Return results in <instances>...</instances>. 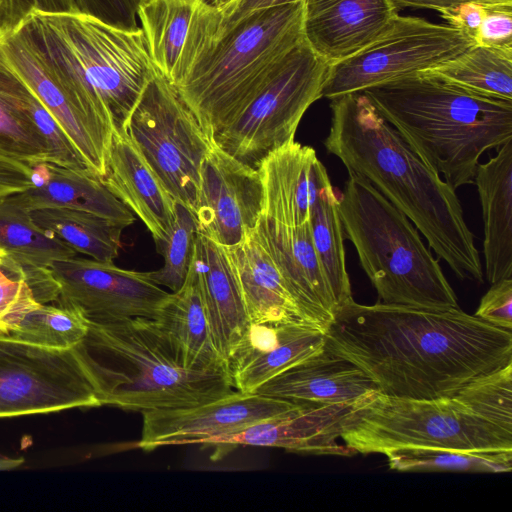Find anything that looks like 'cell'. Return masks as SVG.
Listing matches in <instances>:
<instances>
[{
    "instance_id": "83f0119b",
    "label": "cell",
    "mask_w": 512,
    "mask_h": 512,
    "mask_svg": "<svg viewBox=\"0 0 512 512\" xmlns=\"http://www.w3.org/2000/svg\"><path fill=\"white\" fill-rule=\"evenodd\" d=\"M154 320L179 349L188 368L208 370L227 367L213 341L192 264L183 285L169 293Z\"/></svg>"
},
{
    "instance_id": "ab89813d",
    "label": "cell",
    "mask_w": 512,
    "mask_h": 512,
    "mask_svg": "<svg viewBox=\"0 0 512 512\" xmlns=\"http://www.w3.org/2000/svg\"><path fill=\"white\" fill-rule=\"evenodd\" d=\"M474 316L494 326L512 330V277L491 284Z\"/></svg>"
},
{
    "instance_id": "484cf974",
    "label": "cell",
    "mask_w": 512,
    "mask_h": 512,
    "mask_svg": "<svg viewBox=\"0 0 512 512\" xmlns=\"http://www.w3.org/2000/svg\"><path fill=\"white\" fill-rule=\"evenodd\" d=\"M474 184L482 208L486 277L492 284L512 277V140L478 165Z\"/></svg>"
},
{
    "instance_id": "6da1fadb",
    "label": "cell",
    "mask_w": 512,
    "mask_h": 512,
    "mask_svg": "<svg viewBox=\"0 0 512 512\" xmlns=\"http://www.w3.org/2000/svg\"><path fill=\"white\" fill-rule=\"evenodd\" d=\"M325 350L361 369L385 395L432 399L512 363V331L459 307L357 303L339 307Z\"/></svg>"
},
{
    "instance_id": "8fae6325",
    "label": "cell",
    "mask_w": 512,
    "mask_h": 512,
    "mask_svg": "<svg viewBox=\"0 0 512 512\" xmlns=\"http://www.w3.org/2000/svg\"><path fill=\"white\" fill-rule=\"evenodd\" d=\"M126 131L167 191L193 214L200 165L212 142L159 71L142 91Z\"/></svg>"
},
{
    "instance_id": "d590c367",
    "label": "cell",
    "mask_w": 512,
    "mask_h": 512,
    "mask_svg": "<svg viewBox=\"0 0 512 512\" xmlns=\"http://www.w3.org/2000/svg\"><path fill=\"white\" fill-rule=\"evenodd\" d=\"M78 311L55 303H37L17 317L0 336L54 349H71L88 331Z\"/></svg>"
},
{
    "instance_id": "5b68a950",
    "label": "cell",
    "mask_w": 512,
    "mask_h": 512,
    "mask_svg": "<svg viewBox=\"0 0 512 512\" xmlns=\"http://www.w3.org/2000/svg\"><path fill=\"white\" fill-rule=\"evenodd\" d=\"M362 93L454 189L474 184L482 155L512 140V101L478 95L425 72Z\"/></svg>"
},
{
    "instance_id": "ac0fdd59",
    "label": "cell",
    "mask_w": 512,
    "mask_h": 512,
    "mask_svg": "<svg viewBox=\"0 0 512 512\" xmlns=\"http://www.w3.org/2000/svg\"><path fill=\"white\" fill-rule=\"evenodd\" d=\"M254 233L271 256L306 321L326 331L337 304L314 248L311 221L289 226L261 214Z\"/></svg>"
},
{
    "instance_id": "e0dca14e",
    "label": "cell",
    "mask_w": 512,
    "mask_h": 512,
    "mask_svg": "<svg viewBox=\"0 0 512 512\" xmlns=\"http://www.w3.org/2000/svg\"><path fill=\"white\" fill-rule=\"evenodd\" d=\"M355 401L334 404L299 402L273 417L210 438L201 445L215 447L214 455L219 456L241 445L275 447L311 455L353 456L356 453L340 444L338 439L343 421L352 411Z\"/></svg>"
},
{
    "instance_id": "ba28073f",
    "label": "cell",
    "mask_w": 512,
    "mask_h": 512,
    "mask_svg": "<svg viewBox=\"0 0 512 512\" xmlns=\"http://www.w3.org/2000/svg\"><path fill=\"white\" fill-rule=\"evenodd\" d=\"M28 19L47 51L100 97L115 131L127 120L157 73L144 33L126 31L82 14L33 12Z\"/></svg>"
},
{
    "instance_id": "f1b7e54d",
    "label": "cell",
    "mask_w": 512,
    "mask_h": 512,
    "mask_svg": "<svg viewBox=\"0 0 512 512\" xmlns=\"http://www.w3.org/2000/svg\"><path fill=\"white\" fill-rule=\"evenodd\" d=\"M33 97L0 47V153L28 164L48 159L46 142L33 119Z\"/></svg>"
},
{
    "instance_id": "ee69618b",
    "label": "cell",
    "mask_w": 512,
    "mask_h": 512,
    "mask_svg": "<svg viewBox=\"0 0 512 512\" xmlns=\"http://www.w3.org/2000/svg\"><path fill=\"white\" fill-rule=\"evenodd\" d=\"M30 186V165L0 153V204Z\"/></svg>"
},
{
    "instance_id": "74e56055",
    "label": "cell",
    "mask_w": 512,
    "mask_h": 512,
    "mask_svg": "<svg viewBox=\"0 0 512 512\" xmlns=\"http://www.w3.org/2000/svg\"><path fill=\"white\" fill-rule=\"evenodd\" d=\"M37 303L21 265L0 248V336L17 317Z\"/></svg>"
},
{
    "instance_id": "9c48e42d",
    "label": "cell",
    "mask_w": 512,
    "mask_h": 512,
    "mask_svg": "<svg viewBox=\"0 0 512 512\" xmlns=\"http://www.w3.org/2000/svg\"><path fill=\"white\" fill-rule=\"evenodd\" d=\"M0 47L12 68L51 113L88 169L101 178L115 128L94 90L44 47L28 17L0 35Z\"/></svg>"
},
{
    "instance_id": "4dcf8cb0",
    "label": "cell",
    "mask_w": 512,
    "mask_h": 512,
    "mask_svg": "<svg viewBox=\"0 0 512 512\" xmlns=\"http://www.w3.org/2000/svg\"><path fill=\"white\" fill-rule=\"evenodd\" d=\"M30 212L33 222L57 237L76 253L101 262H113L121 248L123 225L98 215L62 207H46Z\"/></svg>"
},
{
    "instance_id": "e575fe53",
    "label": "cell",
    "mask_w": 512,
    "mask_h": 512,
    "mask_svg": "<svg viewBox=\"0 0 512 512\" xmlns=\"http://www.w3.org/2000/svg\"><path fill=\"white\" fill-rule=\"evenodd\" d=\"M383 455L390 469L401 472L502 473L512 469V450L411 447L389 450Z\"/></svg>"
},
{
    "instance_id": "7dc6e473",
    "label": "cell",
    "mask_w": 512,
    "mask_h": 512,
    "mask_svg": "<svg viewBox=\"0 0 512 512\" xmlns=\"http://www.w3.org/2000/svg\"><path fill=\"white\" fill-rule=\"evenodd\" d=\"M34 12L43 14L74 13L72 0H34Z\"/></svg>"
},
{
    "instance_id": "b9f144b4",
    "label": "cell",
    "mask_w": 512,
    "mask_h": 512,
    "mask_svg": "<svg viewBox=\"0 0 512 512\" xmlns=\"http://www.w3.org/2000/svg\"><path fill=\"white\" fill-rule=\"evenodd\" d=\"M303 0H231L218 10V22L213 36H218L248 15L263 9L301 2Z\"/></svg>"
},
{
    "instance_id": "c3c4849f",
    "label": "cell",
    "mask_w": 512,
    "mask_h": 512,
    "mask_svg": "<svg viewBox=\"0 0 512 512\" xmlns=\"http://www.w3.org/2000/svg\"><path fill=\"white\" fill-rule=\"evenodd\" d=\"M231 0H214L212 5L216 8H221Z\"/></svg>"
},
{
    "instance_id": "277c9868",
    "label": "cell",
    "mask_w": 512,
    "mask_h": 512,
    "mask_svg": "<svg viewBox=\"0 0 512 512\" xmlns=\"http://www.w3.org/2000/svg\"><path fill=\"white\" fill-rule=\"evenodd\" d=\"M340 439L356 454L411 447L512 450V363L432 399L370 390L355 401Z\"/></svg>"
},
{
    "instance_id": "1f68e13d",
    "label": "cell",
    "mask_w": 512,
    "mask_h": 512,
    "mask_svg": "<svg viewBox=\"0 0 512 512\" xmlns=\"http://www.w3.org/2000/svg\"><path fill=\"white\" fill-rule=\"evenodd\" d=\"M425 73L478 95L512 101V46L474 44Z\"/></svg>"
},
{
    "instance_id": "f6af8a7d",
    "label": "cell",
    "mask_w": 512,
    "mask_h": 512,
    "mask_svg": "<svg viewBox=\"0 0 512 512\" xmlns=\"http://www.w3.org/2000/svg\"><path fill=\"white\" fill-rule=\"evenodd\" d=\"M34 12V0H1L0 35L15 30Z\"/></svg>"
},
{
    "instance_id": "30bf717a",
    "label": "cell",
    "mask_w": 512,
    "mask_h": 512,
    "mask_svg": "<svg viewBox=\"0 0 512 512\" xmlns=\"http://www.w3.org/2000/svg\"><path fill=\"white\" fill-rule=\"evenodd\" d=\"M328 69L329 64L303 39L285 55L262 89L213 143L258 169L270 152L295 140L305 112L323 97Z\"/></svg>"
},
{
    "instance_id": "60d3db41",
    "label": "cell",
    "mask_w": 512,
    "mask_h": 512,
    "mask_svg": "<svg viewBox=\"0 0 512 512\" xmlns=\"http://www.w3.org/2000/svg\"><path fill=\"white\" fill-rule=\"evenodd\" d=\"M484 46H512V5H491L474 39Z\"/></svg>"
},
{
    "instance_id": "4fadbf2b",
    "label": "cell",
    "mask_w": 512,
    "mask_h": 512,
    "mask_svg": "<svg viewBox=\"0 0 512 512\" xmlns=\"http://www.w3.org/2000/svg\"><path fill=\"white\" fill-rule=\"evenodd\" d=\"M99 406L73 348L0 337V418Z\"/></svg>"
},
{
    "instance_id": "7a4b0ae2",
    "label": "cell",
    "mask_w": 512,
    "mask_h": 512,
    "mask_svg": "<svg viewBox=\"0 0 512 512\" xmlns=\"http://www.w3.org/2000/svg\"><path fill=\"white\" fill-rule=\"evenodd\" d=\"M330 109L326 151L403 212L456 277L482 283L479 251L456 189L426 165L363 93L331 99Z\"/></svg>"
},
{
    "instance_id": "f546056e",
    "label": "cell",
    "mask_w": 512,
    "mask_h": 512,
    "mask_svg": "<svg viewBox=\"0 0 512 512\" xmlns=\"http://www.w3.org/2000/svg\"><path fill=\"white\" fill-rule=\"evenodd\" d=\"M202 0H143L137 16L157 70L173 85Z\"/></svg>"
},
{
    "instance_id": "836d02e7",
    "label": "cell",
    "mask_w": 512,
    "mask_h": 512,
    "mask_svg": "<svg viewBox=\"0 0 512 512\" xmlns=\"http://www.w3.org/2000/svg\"><path fill=\"white\" fill-rule=\"evenodd\" d=\"M0 248L24 268H49L76 256L62 240L41 230L30 212L9 198L0 204Z\"/></svg>"
},
{
    "instance_id": "2e32d148",
    "label": "cell",
    "mask_w": 512,
    "mask_h": 512,
    "mask_svg": "<svg viewBox=\"0 0 512 512\" xmlns=\"http://www.w3.org/2000/svg\"><path fill=\"white\" fill-rule=\"evenodd\" d=\"M297 403L259 393L234 391L194 407L143 412L138 448L202 444L282 413Z\"/></svg>"
},
{
    "instance_id": "bcb514c9",
    "label": "cell",
    "mask_w": 512,
    "mask_h": 512,
    "mask_svg": "<svg viewBox=\"0 0 512 512\" xmlns=\"http://www.w3.org/2000/svg\"><path fill=\"white\" fill-rule=\"evenodd\" d=\"M397 9L404 7L441 10L456 6L464 2H479L487 5H512V0H391Z\"/></svg>"
},
{
    "instance_id": "4316f807",
    "label": "cell",
    "mask_w": 512,
    "mask_h": 512,
    "mask_svg": "<svg viewBox=\"0 0 512 512\" xmlns=\"http://www.w3.org/2000/svg\"><path fill=\"white\" fill-rule=\"evenodd\" d=\"M226 248L251 323L294 320L308 323L254 229L242 241Z\"/></svg>"
},
{
    "instance_id": "52a82bcc",
    "label": "cell",
    "mask_w": 512,
    "mask_h": 512,
    "mask_svg": "<svg viewBox=\"0 0 512 512\" xmlns=\"http://www.w3.org/2000/svg\"><path fill=\"white\" fill-rule=\"evenodd\" d=\"M338 209L344 237L355 247L377 302L437 310L459 307L418 229L367 179L348 173L344 190L338 191Z\"/></svg>"
},
{
    "instance_id": "5bb4252c",
    "label": "cell",
    "mask_w": 512,
    "mask_h": 512,
    "mask_svg": "<svg viewBox=\"0 0 512 512\" xmlns=\"http://www.w3.org/2000/svg\"><path fill=\"white\" fill-rule=\"evenodd\" d=\"M49 268L59 285L55 304L80 312L88 322L155 319L169 296L149 272L119 268L113 262L75 256L55 261Z\"/></svg>"
},
{
    "instance_id": "7c38bea8",
    "label": "cell",
    "mask_w": 512,
    "mask_h": 512,
    "mask_svg": "<svg viewBox=\"0 0 512 512\" xmlns=\"http://www.w3.org/2000/svg\"><path fill=\"white\" fill-rule=\"evenodd\" d=\"M475 43L460 30L412 16L394 18L387 30L354 55L330 64L323 97L346 94L431 70Z\"/></svg>"
},
{
    "instance_id": "9a60e30c",
    "label": "cell",
    "mask_w": 512,
    "mask_h": 512,
    "mask_svg": "<svg viewBox=\"0 0 512 512\" xmlns=\"http://www.w3.org/2000/svg\"><path fill=\"white\" fill-rule=\"evenodd\" d=\"M263 212V185L254 169L213 142L199 170L193 216L197 232L223 246L242 241Z\"/></svg>"
},
{
    "instance_id": "f35d334b",
    "label": "cell",
    "mask_w": 512,
    "mask_h": 512,
    "mask_svg": "<svg viewBox=\"0 0 512 512\" xmlns=\"http://www.w3.org/2000/svg\"><path fill=\"white\" fill-rule=\"evenodd\" d=\"M143 0H72L74 14L94 18L108 26L134 31L137 13Z\"/></svg>"
},
{
    "instance_id": "ffe728a7",
    "label": "cell",
    "mask_w": 512,
    "mask_h": 512,
    "mask_svg": "<svg viewBox=\"0 0 512 512\" xmlns=\"http://www.w3.org/2000/svg\"><path fill=\"white\" fill-rule=\"evenodd\" d=\"M302 3L303 39L329 65L368 46L398 15L391 0H303Z\"/></svg>"
},
{
    "instance_id": "603a6c76",
    "label": "cell",
    "mask_w": 512,
    "mask_h": 512,
    "mask_svg": "<svg viewBox=\"0 0 512 512\" xmlns=\"http://www.w3.org/2000/svg\"><path fill=\"white\" fill-rule=\"evenodd\" d=\"M191 264L213 341L226 360L251 325L235 268L226 246L200 233H197Z\"/></svg>"
},
{
    "instance_id": "8d00e7d4",
    "label": "cell",
    "mask_w": 512,
    "mask_h": 512,
    "mask_svg": "<svg viewBox=\"0 0 512 512\" xmlns=\"http://www.w3.org/2000/svg\"><path fill=\"white\" fill-rule=\"evenodd\" d=\"M197 226L193 214L187 207L176 202L175 216L166 240L158 247L164 259L161 269L150 271V278L159 286L172 292L185 282L197 237Z\"/></svg>"
},
{
    "instance_id": "681fc988",
    "label": "cell",
    "mask_w": 512,
    "mask_h": 512,
    "mask_svg": "<svg viewBox=\"0 0 512 512\" xmlns=\"http://www.w3.org/2000/svg\"><path fill=\"white\" fill-rule=\"evenodd\" d=\"M207 1L212 5L214 0H207Z\"/></svg>"
},
{
    "instance_id": "3957f363",
    "label": "cell",
    "mask_w": 512,
    "mask_h": 512,
    "mask_svg": "<svg viewBox=\"0 0 512 512\" xmlns=\"http://www.w3.org/2000/svg\"><path fill=\"white\" fill-rule=\"evenodd\" d=\"M302 14V1L263 9L213 36L218 10L200 2L174 86L211 142L303 41Z\"/></svg>"
},
{
    "instance_id": "d6986e66",
    "label": "cell",
    "mask_w": 512,
    "mask_h": 512,
    "mask_svg": "<svg viewBox=\"0 0 512 512\" xmlns=\"http://www.w3.org/2000/svg\"><path fill=\"white\" fill-rule=\"evenodd\" d=\"M324 348L325 331L306 322L251 323L226 363L234 389L254 393L268 380Z\"/></svg>"
},
{
    "instance_id": "7bdbcfd3",
    "label": "cell",
    "mask_w": 512,
    "mask_h": 512,
    "mask_svg": "<svg viewBox=\"0 0 512 512\" xmlns=\"http://www.w3.org/2000/svg\"><path fill=\"white\" fill-rule=\"evenodd\" d=\"M489 6L491 5L479 2H464L441 10L439 13L448 25L460 30L474 42Z\"/></svg>"
},
{
    "instance_id": "7402d4cb",
    "label": "cell",
    "mask_w": 512,
    "mask_h": 512,
    "mask_svg": "<svg viewBox=\"0 0 512 512\" xmlns=\"http://www.w3.org/2000/svg\"><path fill=\"white\" fill-rule=\"evenodd\" d=\"M100 180L144 223L157 246L166 240L177 201L126 130L114 132Z\"/></svg>"
},
{
    "instance_id": "8992f818",
    "label": "cell",
    "mask_w": 512,
    "mask_h": 512,
    "mask_svg": "<svg viewBox=\"0 0 512 512\" xmlns=\"http://www.w3.org/2000/svg\"><path fill=\"white\" fill-rule=\"evenodd\" d=\"M102 405L132 411L194 407L235 391L227 367L188 368L154 319L89 322L73 347Z\"/></svg>"
},
{
    "instance_id": "44dd1931",
    "label": "cell",
    "mask_w": 512,
    "mask_h": 512,
    "mask_svg": "<svg viewBox=\"0 0 512 512\" xmlns=\"http://www.w3.org/2000/svg\"><path fill=\"white\" fill-rule=\"evenodd\" d=\"M265 216L289 226L311 221L328 172L313 147L292 140L270 152L258 167Z\"/></svg>"
},
{
    "instance_id": "d4e9b609",
    "label": "cell",
    "mask_w": 512,
    "mask_h": 512,
    "mask_svg": "<svg viewBox=\"0 0 512 512\" xmlns=\"http://www.w3.org/2000/svg\"><path fill=\"white\" fill-rule=\"evenodd\" d=\"M374 382L356 365L324 350L276 375L254 393L295 402H353Z\"/></svg>"
},
{
    "instance_id": "f907efd6",
    "label": "cell",
    "mask_w": 512,
    "mask_h": 512,
    "mask_svg": "<svg viewBox=\"0 0 512 512\" xmlns=\"http://www.w3.org/2000/svg\"><path fill=\"white\" fill-rule=\"evenodd\" d=\"M0 3H1V0H0Z\"/></svg>"
},
{
    "instance_id": "cb8c5ba5",
    "label": "cell",
    "mask_w": 512,
    "mask_h": 512,
    "mask_svg": "<svg viewBox=\"0 0 512 512\" xmlns=\"http://www.w3.org/2000/svg\"><path fill=\"white\" fill-rule=\"evenodd\" d=\"M31 186L8 197L32 211L62 207L89 212L127 227L135 215L90 171H76L49 161L33 162Z\"/></svg>"
},
{
    "instance_id": "d6a6232c",
    "label": "cell",
    "mask_w": 512,
    "mask_h": 512,
    "mask_svg": "<svg viewBox=\"0 0 512 512\" xmlns=\"http://www.w3.org/2000/svg\"><path fill=\"white\" fill-rule=\"evenodd\" d=\"M314 248L337 304L353 299L346 267L344 231L338 209V190L331 182L319 195L311 217Z\"/></svg>"
}]
</instances>
